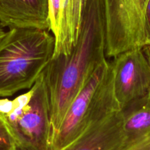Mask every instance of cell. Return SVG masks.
I'll return each mask as SVG.
<instances>
[{
	"label": "cell",
	"instance_id": "cell-1",
	"mask_svg": "<svg viewBox=\"0 0 150 150\" xmlns=\"http://www.w3.org/2000/svg\"><path fill=\"white\" fill-rule=\"evenodd\" d=\"M106 57L103 0H88L71 51L53 57L43 71L50 101L51 138L71 102Z\"/></svg>",
	"mask_w": 150,
	"mask_h": 150
},
{
	"label": "cell",
	"instance_id": "cell-2",
	"mask_svg": "<svg viewBox=\"0 0 150 150\" xmlns=\"http://www.w3.org/2000/svg\"><path fill=\"white\" fill-rule=\"evenodd\" d=\"M50 30L16 28L0 41V97L31 88L54 56Z\"/></svg>",
	"mask_w": 150,
	"mask_h": 150
},
{
	"label": "cell",
	"instance_id": "cell-3",
	"mask_svg": "<svg viewBox=\"0 0 150 150\" xmlns=\"http://www.w3.org/2000/svg\"><path fill=\"white\" fill-rule=\"evenodd\" d=\"M119 110L112 66L107 60L71 102L58 129L52 136L50 150H62L91 127Z\"/></svg>",
	"mask_w": 150,
	"mask_h": 150
},
{
	"label": "cell",
	"instance_id": "cell-4",
	"mask_svg": "<svg viewBox=\"0 0 150 150\" xmlns=\"http://www.w3.org/2000/svg\"><path fill=\"white\" fill-rule=\"evenodd\" d=\"M0 118L19 150H50L51 122L44 74L13 99H0Z\"/></svg>",
	"mask_w": 150,
	"mask_h": 150
},
{
	"label": "cell",
	"instance_id": "cell-5",
	"mask_svg": "<svg viewBox=\"0 0 150 150\" xmlns=\"http://www.w3.org/2000/svg\"><path fill=\"white\" fill-rule=\"evenodd\" d=\"M148 2L103 0L107 57L144 47V17Z\"/></svg>",
	"mask_w": 150,
	"mask_h": 150
},
{
	"label": "cell",
	"instance_id": "cell-6",
	"mask_svg": "<svg viewBox=\"0 0 150 150\" xmlns=\"http://www.w3.org/2000/svg\"><path fill=\"white\" fill-rule=\"evenodd\" d=\"M110 63L115 96L122 110L150 90V66L142 48L124 52Z\"/></svg>",
	"mask_w": 150,
	"mask_h": 150
},
{
	"label": "cell",
	"instance_id": "cell-7",
	"mask_svg": "<svg viewBox=\"0 0 150 150\" xmlns=\"http://www.w3.org/2000/svg\"><path fill=\"white\" fill-rule=\"evenodd\" d=\"M88 0H49L50 31L55 38L54 56L68 54L80 35Z\"/></svg>",
	"mask_w": 150,
	"mask_h": 150
},
{
	"label": "cell",
	"instance_id": "cell-8",
	"mask_svg": "<svg viewBox=\"0 0 150 150\" xmlns=\"http://www.w3.org/2000/svg\"><path fill=\"white\" fill-rule=\"evenodd\" d=\"M0 25L50 30L49 0H0Z\"/></svg>",
	"mask_w": 150,
	"mask_h": 150
},
{
	"label": "cell",
	"instance_id": "cell-9",
	"mask_svg": "<svg viewBox=\"0 0 150 150\" xmlns=\"http://www.w3.org/2000/svg\"><path fill=\"white\" fill-rule=\"evenodd\" d=\"M125 139L122 110L93 125L62 150H112Z\"/></svg>",
	"mask_w": 150,
	"mask_h": 150
},
{
	"label": "cell",
	"instance_id": "cell-10",
	"mask_svg": "<svg viewBox=\"0 0 150 150\" xmlns=\"http://www.w3.org/2000/svg\"><path fill=\"white\" fill-rule=\"evenodd\" d=\"M125 141H132L150 132V90L143 97L122 110Z\"/></svg>",
	"mask_w": 150,
	"mask_h": 150
},
{
	"label": "cell",
	"instance_id": "cell-11",
	"mask_svg": "<svg viewBox=\"0 0 150 150\" xmlns=\"http://www.w3.org/2000/svg\"><path fill=\"white\" fill-rule=\"evenodd\" d=\"M112 150H150V132L129 142L124 139L122 144Z\"/></svg>",
	"mask_w": 150,
	"mask_h": 150
},
{
	"label": "cell",
	"instance_id": "cell-12",
	"mask_svg": "<svg viewBox=\"0 0 150 150\" xmlns=\"http://www.w3.org/2000/svg\"><path fill=\"white\" fill-rule=\"evenodd\" d=\"M16 147L13 139L6 125L0 118V150H12Z\"/></svg>",
	"mask_w": 150,
	"mask_h": 150
},
{
	"label": "cell",
	"instance_id": "cell-13",
	"mask_svg": "<svg viewBox=\"0 0 150 150\" xmlns=\"http://www.w3.org/2000/svg\"><path fill=\"white\" fill-rule=\"evenodd\" d=\"M144 41L145 45H150V0L147 3L144 17Z\"/></svg>",
	"mask_w": 150,
	"mask_h": 150
},
{
	"label": "cell",
	"instance_id": "cell-14",
	"mask_svg": "<svg viewBox=\"0 0 150 150\" xmlns=\"http://www.w3.org/2000/svg\"><path fill=\"white\" fill-rule=\"evenodd\" d=\"M142 49L150 66V45H145Z\"/></svg>",
	"mask_w": 150,
	"mask_h": 150
},
{
	"label": "cell",
	"instance_id": "cell-15",
	"mask_svg": "<svg viewBox=\"0 0 150 150\" xmlns=\"http://www.w3.org/2000/svg\"><path fill=\"white\" fill-rule=\"evenodd\" d=\"M5 33H6V32L4 30V29L2 28V27H0V41L3 38L4 36L5 35Z\"/></svg>",
	"mask_w": 150,
	"mask_h": 150
},
{
	"label": "cell",
	"instance_id": "cell-16",
	"mask_svg": "<svg viewBox=\"0 0 150 150\" xmlns=\"http://www.w3.org/2000/svg\"><path fill=\"white\" fill-rule=\"evenodd\" d=\"M12 150H19V149H18V148H17V147H16V148L13 149H12Z\"/></svg>",
	"mask_w": 150,
	"mask_h": 150
},
{
	"label": "cell",
	"instance_id": "cell-17",
	"mask_svg": "<svg viewBox=\"0 0 150 150\" xmlns=\"http://www.w3.org/2000/svg\"><path fill=\"white\" fill-rule=\"evenodd\" d=\"M0 27H1V25H0Z\"/></svg>",
	"mask_w": 150,
	"mask_h": 150
}]
</instances>
